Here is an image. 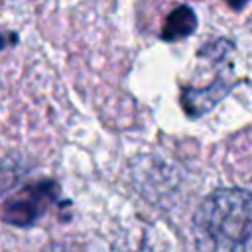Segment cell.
<instances>
[{"label":"cell","mask_w":252,"mask_h":252,"mask_svg":"<svg viewBox=\"0 0 252 252\" xmlns=\"http://www.w3.org/2000/svg\"><path fill=\"white\" fill-rule=\"evenodd\" d=\"M199 252H252V193L219 189L207 195L193 219Z\"/></svg>","instance_id":"cell-1"},{"label":"cell","mask_w":252,"mask_h":252,"mask_svg":"<svg viewBox=\"0 0 252 252\" xmlns=\"http://www.w3.org/2000/svg\"><path fill=\"white\" fill-rule=\"evenodd\" d=\"M55 193H57V187L51 181L28 185L26 189L18 191L12 199L6 201L2 217L6 219V222H12V224H20V226L30 224L47 209Z\"/></svg>","instance_id":"cell-2"},{"label":"cell","mask_w":252,"mask_h":252,"mask_svg":"<svg viewBox=\"0 0 252 252\" xmlns=\"http://www.w3.org/2000/svg\"><path fill=\"white\" fill-rule=\"evenodd\" d=\"M197 28V16L193 12V8L189 6H177L175 10H171L161 26L159 37L163 41H179L183 37H189Z\"/></svg>","instance_id":"cell-3"},{"label":"cell","mask_w":252,"mask_h":252,"mask_svg":"<svg viewBox=\"0 0 252 252\" xmlns=\"http://www.w3.org/2000/svg\"><path fill=\"white\" fill-rule=\"evenodd\" d=\"M226 2H228V4H230L234 10H238V8H242V6H244L248 0H226Z\"/></svg>","instance_id":"cell-4"}]
</instances>
